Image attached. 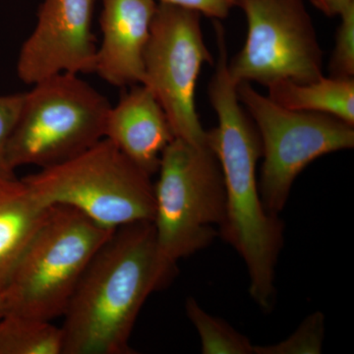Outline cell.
<instances>
[{
    "label": "cell",
    "instance_id": "6da1fadb",
    "mask_svg": "<svg viewBox=\"0 0 354 354\" xmlns=\"http://www.w3.org/2000/svg\"><path fill=\"white\" fill-rule=\"evenodd\" d=\"M218 57L208 86L218 127L208 131L225 180V218L218 235L245 263L249 293L264 312L276 301V267L283 245V223L268 213L260 196L256 167L262 158L257 128L237 97L227 70L225 31H216Z\"/></svg>",
    "mask_w": 354,
    "mask_h": 354
},
{
    "label": "cell",
    "instance_id": "7a4b0ae2",
    "mask_svg": "<svg viewBox=\"0 0 354 354\" xmlns=\"http://www.w3.org/2000/svg\"><path fill=\"white\" fill-rule=\"evenodd\" d=\"M174 278L158 257L153 221L116 228L91 261L62 326V354H134L142 307Z\"/></svg>",
    "mask_w": 354,
    "mask_h": 354
},
{
    "label": "cell",
    "instance_id": "3957f363",
    "mask_svg": "<svg viewBox=\"0 0 354 354\" xmlns=\"http://www.w3.org/2000/svg\"><path fill=\"white\" fill-rule=\"evenodd\" d=\"M155 187L158 257L174 277L177 262L208 247L225 218L223 171L209 145L174 138L165 149Z\"/></svg>",
    "mask_w": 354,
    "mask_h": 354
},
{
    "label": "cell",
    "instance_id": "277c9868",
    "mask_svg": "<svg viewBox=\"0 0 354 354\" xmlns=\"http://www.w3.org/2000/svg\"><path fill=\"white\" fill-rule=\"evenodd\" d=\"M150 174L104 138L66 162L24 177L46 206H67L109 230L153 221L155 187Z\"/></svg>",
    "mask_w": 354,
    "mask_h": 354
},
{
    "label": "cell",
    "instance_id": "5b68a950",
    "mask_svg": "<svg viewBox=\"0 0 354 354\" xmlns=\"http://www.w3.org/2000/svg\"><path fill=\"white\" fill-rule=\"evenodd\" d=\"M114 230L76 209L51 207L4 288L9 313L44 321L64 316L88 264Z\"/></svg>",
    "mask_w": 354,
    "mask_h": 354
},
{
    "label": "cell",
    "instance_id": "8992f818",
    "mask_svg": "<svg viewBox=\"0 0 354 354\" xmlns=\"http://www.w3.org/2000/svg\"><path fill=\"white\" fill-rule=\"evenodd\" d=\"M25 93L19 118L9 138L6 160L15 171L62 164L104 138L111 104L99 91L72 73L34 84Z\"/></svg>",
    "mask_w": 354,
    "mask_h": 354
},
{
    "label": "cell",
    "instance_id": "52a82bcc",
    "mask_svg": "<svg viewBox=\"0 0 354 354\" xmlns=\"http://www.w3.org/2000/svg\"><path fill=\"white\" fill-rule=\"evenodd\" d=\"M237 97L262 144L259 191L268 213L285 209L295 179L307 165L354 146V125L330 114L292 111L260 94L251 83L236 85Z\"/></svg>",
    "mask_w": 354,
    "mask_h": 354
},
{
    "label": "cell",
    "instance_id": "ba28073f",
    "mask_svg": "<svg viewBox=\"0 0 354 354\" xmlns=\"http://www.w3.org/2000/svg\"><path fill=\"white\" fill-rule=\"evenodd\" d=\"M235 6L247 21L245 44L227 62L235 85L322 78L323 50L304 0H234Z\"/></svg>",
    "mask_w": 354,
    "mask_h": 354
},
{
    "label": "cell",
    "instance_id": "9c48e42d",
    "mask_svg": "<svg viewBox=\"0 0 354 354\" xmlns=\"http://www.w3.org/2000/svg\"><path fill=\"white\" fill-rule=\"evenodd\" d=\"M213 64L203 36L201 14L158 3L144 55V80L164 109L174 138L209 145L195 104L203 64Z\"/></svg>",
    "mask_w": 354,
    "mask_h": 354
},
{
    "label": "cell",
    "instance_id": "30bf717a",
    "mask_svg": "<svg viewBox=\"0 0 354 354\" xmlns=\"http://www.w3.org/2000/svg\"><path fill=\"white\" fill-rule=\"evenodd\" d=\"M95 0H44L38 22L18 55L17 76L27 85L60 73H95Z\"/></svg>",
    "mask_w": 354,
    "mask_h": 354
},
{
    "label": "cell",
    "instance_id": "8fae6325",
    "mask_svg": "<svg viewBox=\"0 0 354 354\" xmlns=\"http://www.w3.org/2000/svg\"><path fill=\"white\" fill-rule=\"evenodd\" d=\"M156 0H102V41L95 73L115 87L144 80V55L157 10Z\"/></svg>",
    "mask_w": 354,
    "mask_h": 354
},
{
    "label": "cell",
    "instance_id": "7c38bea8",
    "mask_svg": "<svg viewBox=\"0 0 354 354\" xmlns=\"http://www.w3.org/2000/svg\"><path fill=\"white\" fill-rule=\"evenodd\" d=\"M104 138L152 176L158 172L162 153L174 135L155 95L139 84L109 109Z\"/></svg>",
    "mask_w": 354,
    "mask_h": 354
},
{
    "label": "cell",
    "instance_id": "4fadbf2b",
    "mask_svg": "<svg viewBox=\"0 0 354 354\" xmlns=\"http://www.w3.org/2000/svg\"><path fill=\"white\" fill-rule=\"evenodd\" d=\"M51 207L46 206L23 179L0 177V290Z\"/></svg>",
    "mask_w": 354,
    "mask_h": 354
},
{
    "label": "cell",
    "instance_id": "5bb4252c",
    "mask_svg": "<svg viewBox=\"0 0 354 354\" xmlns=\"http://www.w3.org/2000/svg\"><path fill=\"white\" fill-rule=\"evenodd\" d=\"M267 88L268 97L283 108L330 114L354 125V79L323 76L309 83L279 81Z\"/></svg>",
    "mask_w": 354,
    "mask_h": 354
},
{
    "label": "cell",
    "instance_id": "9a60e30c",
    "mask_svg": "<svg viewBox=\"0 0 354 354\" xmlns=\"http://www.w3.org/2000/svg\"><path fill=\"white\" fill-rule=\"evenodd\" d=\"M62 328L51 321L6 313L0 319V354H62Z\"/></svg>",
    "mask_w": 354,
    "mask_h": 354
},
{
    "label": "cell",
    "instance_id": "2e32d148",
    "mask_svg": "<svg viewBox=\"0 0 354 354\" xmlns=\"http://www.w3.org/2000/svg\"><path fill=\"white\" fill-rule=\"evenodd\" d=\"M185 312L199 335L203 354H255V346L246 335L207 313L195 298L186 299Z\"/></svg>",
    "mask_w": 354,
    "mask_h": 354
},
{
    "label": "cell",
    "instance_id": "e0dca14e",
    "mask_svg": "<svg viewBox=\"0 0 354 354\" xmlns=\"http://www.w3.org/2000/svg\"><path fill=\"white\" fill-rule=\"evenodd\" d=\"M325 337V316L317 311L302 321L285 341L270 346H255V354H320Z\"/></svg>",
    "mask_w": 354,
    "mask_h": 354
},
{
    "label": "cell",
    "instance_id": "ac0fdd59",
    "mask_svg": "<svg viewBox=\"0 0 354 354\" xmlns=\"http://www.w3.org/2000/svg\"><path fill=\"white\" fill-rule=\"evenodd\" d=\"M329 62L330 77L354 79V6L341 16Z\"/></svg>",
    "mask_w": 354,
    "mask_h": 354
},
{
    "label": "cell",
    "instance_id": "d6986e66",
    "mask_svg": "<svg viewBox=\"0 0 354 354\" xmlns=\"http://www.w3.org/2000/svg\"><path fill=\"white\" fill-rule=\"evenodd\" d=\"M25 93L0 95V177H15L6 160V148L18 118Z\"/></svg>",
    "mask_w": 354,
    "mask_h": 354
},
{
    "label": "cell",
    "instance_id": "ffe728a7",
    "mask_svg": "<svg viewBox=\"0 0 354 354\" xmlns=\"http://www.w3.org/2000/svg\"><path fill=\"white\" fill-rule=\"evenodd\" d=\"M160 3L169 4L196 11L201 15L214 20H223L227 17L230 9L234 7V0H158Z\"/></svg>",
    "mask_w": 354,
    "mask_h": 354
},
{
    "label": "cell",
    "instance_id": "44dd1931",
    "mask_svg": "<svg viewBox=\"0 0 354 354\" xmlns=\"http://www.w3.org/2000/svg\"><path fill=\"white\" fill-rule=\"evenodd\" d=\"M318 10L328 17L341 16L349 7L354 6V0H309Z\"/></svg>",
    "mask_w": 354,
    "mask_h": 354
},
{
    "label": "cell",
    "instance_id": "7402d4cb",
    "mask_svg": "<svg viewBox=\"0 0 354 354\" xmlns=\"http://www.w3.org/2000/svg\"><path fill=\"white\" fill-rule=\"evenodd\" d=\"M8 299H7L6 290H0V319L8 312Z\"/></svg>",
    "mask_w": 354,
    "mask_h": 354
}]
</instances>
